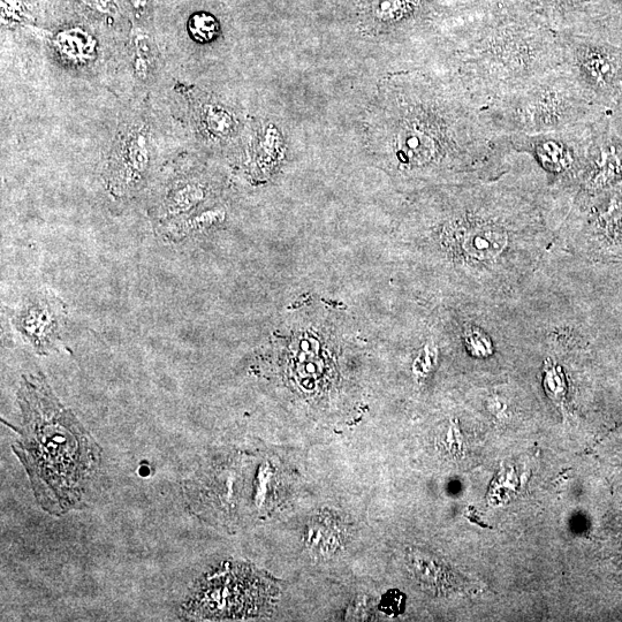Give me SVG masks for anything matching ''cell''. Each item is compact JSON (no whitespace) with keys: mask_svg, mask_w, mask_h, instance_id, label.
<instances>
[{"mask_svg":"<svg viewBox=\"0 0 622 622\" xmlns=\"http://www.w3.org/2000/svg\"><path fill=\"white\" fill-rule=\"evenodd\" d=\"M399 237L445 300L500 306L518 300L557 245L573 199L553 191L527 155L502 176L407 194Z\"/></svg>","mask_w":622,"mask_h":622,"instance_id":"6da1fadb","label":"cell"},{"mask_svg":"<svg viewBox=\"0 0 622 622\" xmlns=\"http://www.w3.org/2000/svg\"><path fill=\"white\" fill-rule=\"evenodd\" d=\"M377 161L407 194L496 179L511 168L505 136L453 75L402 71L378 90L371 118Z\"/></svg>","mask_w":622,"mask_h":622,"instance_id":"7a4b0ae2","label":"cell"},{"mask_svg":"<svg viewBox=\"0 0 622 622\" xmlns=\"http://www.w3.org/2000/svg\"><path fill=\"white\" fill-rule=\"evenodd\" d=\"M482 14L455 35L439 67L481 109L563 66L560 33L517 2Z\"/></svg>","mask_w":622,"mask_h":622,"instance_id":"3957f363","label":"cell"},{"mask_svg":"<svg viewBox=\"0 0 622 622\" xmlns=\"http://www.w3.org/2000/svg\"><path fill=\"white\" fill-rule=\"evenodd\" d=\"M19 438L12 449L42 510L56 517L79 508L100 470L102 449L39 371L18 390Z\"/></svg>","mask_w":622,"mask_h":622,"instance_id":"277c9868","label":"cell"},{"mask_svg":"<svg viewBox=\"0 0 622 622\" xmlns=\"http://www.w3.org/2000/svg\"><path fill=\"white\" fill-rule=\"evenodd\" d=\"M608 111L590 101L563 66L482 109L485 123L498 135L572 130L595 123Z\"/></svg>","mask_w":622,"mask_h":622,"instance_id":"5b68a950","label":"cell"},{"mask_svg":"<svg viewBox=\"0 0 622 622\" xmlns=\"http://www.w3.org/2000/svg\"><path fill=\"white\" fill-rule=\"evenodd\" d=\"M557 245L582 262H622V181L590 196H575Z\"/></svg>","mask_w":622,"mask_h":622,"instance_id":"8992f818","label":"cell"},{"mask_svg":"<svg viewBox=\"0 0 622 622\" xmlns=\"http://www.w3.org/2000/svg\"><path fill=\"white\" fill-rule=\"evenodd\" d=\"M272 596V584L254 568L225 565L197 584L182 611L191 619H248L267 608Z\"/></svg>","mask_w":622,"mask_h":622,"instance_id":"52a82bcc","label":"cell"},{"mask_svg":"<svg viewBox=\"0 0 622 622\" xmlns=\"http://www.w3.org/2000/svg\"><path fill=\"white\" fill-rule=\"evenodd\" d=\"M593 125L558 132L504 136L513 154H523L533 159L553 191L570 195L574 199L586 162Z\"/></svg>","mask_w":622,"mask_h":622,"instance_id":"ba28073f","label":"cell"},{"mask_svg":"<svg viewBox=\"0 0 622 622\" xmlns=\"http://www.w3.org/2000/svg\"><path fill=\"white\" fill-rule=\"evenodd\" d=\"M559 33L563 67L590 101L609 110L622 93V45L593 35Z\"/></svg>","mask_w":622,"mask_h":622,"instance_id":"9c48e42d","label":"cell"},{"mask_svg":"<svg viewBox=\"0 0 622 622\" xmlns=\"http://www.w3.org/2000/svg\"><path fill=\"white\" fill-rule=\"evenodd\" d=\"M153 134L144 119L125 124L105 170L106 189L116 199H130L146 187L153 170Z\"/></svg>","mask_w":622,"mask_h":622,"instance_id":"30bf717a","label":"cell"},{"mask_svg":"<svg viewBox=\"0 0 622 622\" xmlns=\"http://www.w3.org/2000/svg\"><path fill=\"white\" fill-rule=\"evenodd\" d=\"M15 331L32 350L50 355L63 345L67 307L55 293L39 290L27 295L12 316Z\"/></svg>","mask_w":622,"mask_h":622,"instance_id":"8fae6325","label":"cell"},{"mask_svg":"<svg viewBox=\"0 0 622 622\" xmlns=\"http://www.w3.org/2000/svg\"><path fill=\"white\" fill-rule=\"evenodd\" d=\"M622 181V136L613 130L608 113L595 121L578 193H601Z\"/></svg>","mask_w":622,"mask_h":622,"instance_id":"7c38bea8","label":"cell"},{"mask_svg":"<svg viewBox=\"0 0 622 622\" xmlns=\"http://www.w3.org/2000/svg\"><path fill=\"white\" fill-rule=\"evenodd\" d=\"M214 186L202 171L176 172L159 188L151 214L158 227L194 214L206 206Z\"/></svg>","mask_w":622,"mask_h":622,"instance_id":"4fadbf2b","label":"cell"},{"mask_svg":"<svg viewBox=\"0 0 622 622\" xmlns=\"http://www.w3.org/2000/svg\"><path fill=\"white\" fill-rule=\"evenodd\" d=\"M196 123L200 132L210 141H226L237 133V119L224 105L215 101L196 104Z\"/></svg>","mask_w":622,"mask_h":622,"instance_id":"5bb4252c","label":"cell"},{"mask_svg":"<svg viewBox=\"0 0 622 622\" xmlns=\"http://www.w3.org/2000/svg\"><path fill=\"white\" fill-rule=\"evenodd\" d=\"M225 219L222 208H202L194 214L179 219L168 225L158 227L163 237L171 242H182L197 234L207 232L212 227L221 225Z\"/></svg>","mask_w":622,"mask_h":622,"instance_id":"9a60e30c","label":"cell"},{"mask_svg":"<svg viewBox=\"0 0 622 622\" xmlns=\"http://www.w3.org/2000/svg\"><path fill=\"white\" fill-rule=\"evenodd\" d=\"M132 64L135 78L141 82L153 79L157 55L155 44L147 34L136 32L132 36Z\"/></svg>","mask_w":622,"mask_h":622,"instance_id":"2e32d148","label":"cell"},{"mask_svg":"<svg viewBox=\"0 0 622 622\" xmlns=\"http://www.w3.org/2000/svg\"><path fill=\"white\" fill-rule=\"evenodd\" d=\"M280 136L275 127H268L261 135L254 153V168L265 174L275 161L280 146Z\"/></svg>","mask_w":622,"mask_h":622,"instance_id":"e0dca14e","label":"cell"},{"mask_svg":"<svg viewBox=\"0 0 622 622\" xmlns=\"http://www.w3.org/2000/svg\"><path fill=\"white\" fill-rule=\"evenodd\" d=\"M219 32H221V26H219L214 15L210 13H195L188 20V33L197 43L206 44L215 41Z\"/></svg>","mask_w":622,"mask_h":622,"instance_id":"ac0fdd59","label":"cell"},{"mask_svg":"<svg viewBox=\"0 0 622 622\" xmlns=\"http://www.w3.org/2000/svg\"><path fill=\"white\" fill-rule=\"evenodd\" d=\"M405 604L404 594L400 593L399 590H390L383 596L379 608L388 616L396 617L404 612Z\"/></svg>","mask_w":622,"mask_h":622,"instance_id":"d6986e66","label":"cell"},{"mask_svg":"<svg viewBox=\"0 0 622 622\" xmlns=\"http://www.w3.org/2000/svg\"><path fill=\"white\" fill-rule=\"evenodd\" d=\"M608 115L613 130L622 136V93L617 98L616 102L611 105Z\"/></svg>","mask_w":622,"mask_h":622,"instance_id":"ffe728a7","label":"cell"},{"mask_svg":"<svg viewBox=\"0 0 622 622\" xmlns=\"http://www.w3.org/2000/svg\"><path fill=\"white\" fill-rule=\"evenodd\" d=\"M83 2H85L91 10L101 13L102 15L115 12L111 0H83Z\"/></svg>","mask_w":622,"mask_h":622,"instance_id":"44dd1931","label":"cell"},{"mask_svg":"<svg viewBox=\"0 0 622 622\" xmlns=\"http://www.w3.org/2000/svg\"><path fill=\"white\" fill-rule=\"evenodd\" d=\"M136 10H142L147 5V0H128Z\"/></svg>","mask_w":622,"mask_h":622,"instance_id":"7402d4cb","label":"cell"}]
</instances>
